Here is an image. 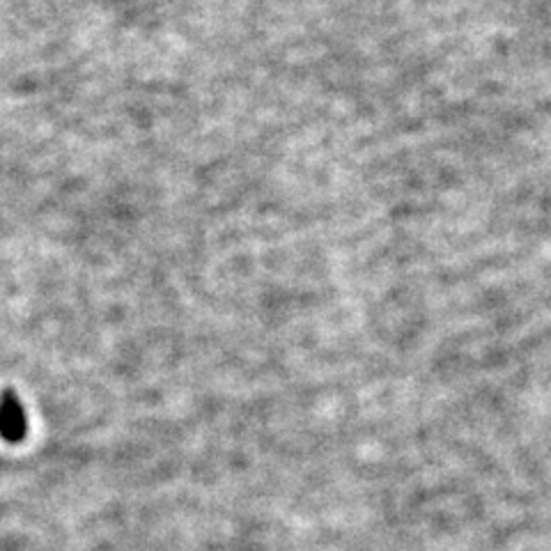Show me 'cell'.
Returning a JSON list of instances; mask_svg holds the SVG:
<instances>
[{
	"label": "cell",
	"mask_w": 551,
	"mask_h": 551,
	"mask_svg": "<svg viewBox=\"0 0 551 551\" xmlns=\"http://www.w3.org/2000/svg\"><path fill=\"white\" fill-rule=\"evenodd\" d=\"M28 421L21 400L14 391L0 393V437L10 444H19L26 437Z\"/></svg>",
	"instance_id": "obj_1"
}]
</instances>
